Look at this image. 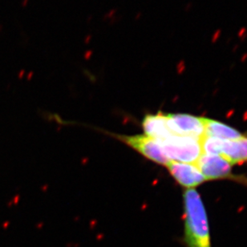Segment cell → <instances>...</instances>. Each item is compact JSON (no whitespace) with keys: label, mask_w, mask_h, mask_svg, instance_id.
Wrapping results in <instances>:
<instances>
[{"label":"cell","mask_w":247,"mask_h":247,"mask_svg":"<svg viewBox=\"0 0 247 247\" xmlns=\"http://www.w3.org/2000/svg\"><path fill=\"white\" fill-rule=\"evenodd\" d=\"M195 165L206 181L233 178L232 165L221 155L202 153Z\"/></svg>","instance_id":"cell-5"},{"label":"cell","mask_w":247,"mask_h":247,"mask_svg":"<svg viewBox=\"0 0 247 247\" xmlns=\"http://www.w3.org/2000/svg\"><path fill=\"white\" fill-rule=\"evenodd\" d=\"M231 165L247 161V136L234 140H223L221 153Z\"/></svg>","instance_id":"cell-8"},{"label":"cell","mask_w":247,"mask_h":247,"mask_svg":"<svg viewBox=\"0 0 247 247\" xmlns=\"http://www.w3.org/2000/svg\"><path fill=\"white\" fill-rule=\"evenodd\" d=\"M204 118L185 113H166L167 125L172 134L197 140L205 136Z\"/></svg>","instance_id":"cell-4"},{"label":"cell","mask_w":247,"mask_h":247,"mask_svg":"<svg viewBox=\"0 0 247 247\" xmlns=\"http://www.w3.org/2000/svg\"><path fill=\"white\" fill-rule=\"evenodd\" d=\"M171 161L195 164L202 154L201 140L172 134L163 140H157Z\"/></svg>","instance_id":"cell-2"},{"label":"cell","mask_w":247,"mask_h":247,"mask_svg":"<svg viewBox=\"0 0 247 247\" xmlns=\"http://www.w3.org/2000/svg\"><path fill=\"white\" fill-rule=\"evenodd\" d=\"M142 128L144 135L156 140H165L172 135L167 125L166 113L161 112L146 114L142 120Z\"/></svg>","instance_id":"cell-7"},{"label":"cell","mask_w":247,"mask_h":247,"mask_svg":"<svg viewBox=\"0 0 247 247\" xmlns=\"http://www.w3.org/2000/svg\"><path fill=\"white\" fill-rule=\"evenodd\" d=\"M166 167L174 180L185 189H195L207 182L195 164L171 161Z\"/></svg>","instance_id":"cell-6"},{"label":"cell","mask_w":247,"mask_h":247,"mask_svg":"<svg viewBox=\"0 0 247 247\" xmlns=\"http://www.w3.org/2000/svg\"><path fill=\"white\" fill-rule=\"evenodd\" d=\"M185 227L184 242L186 247H212L210 225L201 196L195 189L183 194Z\"/></svg>","instance_id":"cell-1"},{"label":"cell","mask_w":247,"mask_h":247,"mask_svg":"<svg viewBox=\"0 0 247 247\" xmlns=\"http://www.w3.org/2000/svg\"><path fill=\"white\" fill-rule=\"evenodd\" d=\"M117 138L143 157L158 165L167 166L171 161L165 154L159 142L146 135H118Z\"/></svg>","instance_id":"cell-3"},{"label":"cell","mask_w":247,"mask_h":247,"mask_svg":"<svg viewBox=\"0 0 247 247\" xmlns=\"http://www.w3.org/2000/svg\"><path fill=\"white\" fill-rule=\"evenodd\" d=\"M205 135L222 140H234L241 139L245 136L237 129L227 125L222 122L204 118Z\"/></svg>","instance_id":"cell-9"}]
</instances>
